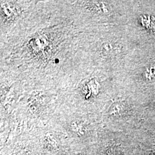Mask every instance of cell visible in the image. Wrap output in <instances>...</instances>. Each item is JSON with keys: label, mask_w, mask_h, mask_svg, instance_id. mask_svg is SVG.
I'll use <instances>...</instances> for the list:
<instances>
[{"label": "cell", "mask_w": 155, "mask_h": 155, "mask_svg": "<svg viewBox=\"0 0 155 155\" xmlns=\"http://www.w3.org/2000/svg\"><path fill=\"white\" fill-rule=\"evenodd\" d=\"M122 106L120 104H116L113 106V107L111 108V113L112 114H119L120 112H121L122 111Z\"/></svg>", "instance_id": "3957f363"}, {"label": "cell", "mask_w": 155, "mask_h": 155, "mask_svg": "<svg viewBox=\"0 0 155 155\" xmlns=\"http://www.w3.org/2000/svg\"><path fill=\"white\" fill-rule=\"evenodd\" d=\"M141 25L152 32H155V18L149 15H143L140 17Z\"/></svg>", "instance_id": "6da1fadb"}, {"label": "cell", "mask_w": 155, "mask_h": 155, "mask_svg": "<svg viewBox=\"0 0 155 155\" xmlns=\"http://www.w3.org/2000/svg\"><path fill=\"white\" fill-rule=\"evenodd\" d=\"M143 76L146 80L152 81L155 79V64L148 67L144 71Z\"/></svg>", "instance_id": "7a4b0ae2"}]
</instances>
